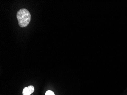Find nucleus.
I'll use <instances>...</instances> for the list:
<instances>
[{
	"instance_id": "nucleus-1",
	"label": "nucleus",
	"mask_w": 127,
	"mask_h": 95,
	"mask_svg": "<svg viewBox=\"0 0 127 95\" xmlns=\"http://www.w3.org/2000/svg\"><path fill=\"white\" fill-rule=\"evenodd\" d=\"M16 17L20 27L24 28L28 26L31 20V15L27 9L22 8L18 11Z\"/></svg>"
},
{
	"instance_id": "nucleus-2",
	"label": "nucleus",
	"mask_w": 127,
	"mask_h": 95,
	"mask_svg": "<svg viewBox=\"0 0 127 95\" xmlns=\"http://www.w3.org/2000/svg\"><path fill=\"white\" fill-rule=\"evenodd\" d=\"M23 95H31V94L28 87H25L24 88L23 90Z\"/></svg>"
},
{
	"instance_id": "nucleus-3",
	"label": "nucleus",
	"mask_w": 127,
	"mask_h": 95,
	"mask_svg": "<svg viewBox=\"0 0 127 95\" xmlns=\"http://www.w3.org/2000/svg\"><path fill=\"white\" fill-rule=\"evenodd\" d=\"M28 88L29 90H30L31 94L33 93L34 91V88L33 86H30L28 87Z\"/></svg>"
},
{
	"instance_id": "nucleus-4",
	"label": "nucleus",
	"mask_w": 127,
	"mask_h": 95,
	"mask_svg": "<svg viewBox=\"0 0 127 95\" xmlns=\"http://www.w3.org/2000/svg\"><path fill=\"white\" fill-rule=\"evenodd\" d=\"M45 95H55V94L52 91L48 90L46 93Z\"/></svg>"
}]
</instances>
